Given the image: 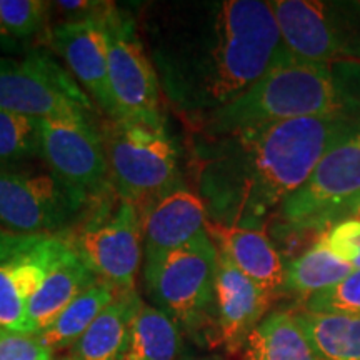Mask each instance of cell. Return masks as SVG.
Returning <instances> with one entry per match:
<instances>
[{
  "instance_id": "27",
  "label": "cell",
  "mask_w": 360,
  "mask_h": 360,
  "mask_svg": "<svg viewBox=\"0 0 360 360\" xmlns=\"http://www.w3.org/2000/svg\"><path fill=\"white\" fill-rule=\"evenodd\" d=\"M304 310L315 314H344L360 317V269L354 270L337 285L310 297L305 302Z\"/></svg>"
},
{
  "instance_id": "22",
  "label": "cell",
  "mask_w": 360,
  "mask_h": 360,
  "mask_svg": "<svg viewBox=\"0 0 360 360\" xmlns=\"http://www.w3.org/2000/svg\"><path fill=\"white\" fill-rule=\"evenodd\" d=\"M297 321L321 360H360V317L300 310Z\"/></svg>"
},
{
  "instance_id": "13",
  "label": "cell",
  "mask_w": 360,
  "mask_h": 360,
  "mask_svg": "<svg viewBox=\"0 0 360 360\" xmlns=\"http://www.w3.org/2000/svg\"><path fill=\"white\" fill-rule=\"evenodd\" d=\"M40 157L58 180L90 205L115 192L102 134L90 120H40Z\"/></svg>"
},
{
  "instance_id": "25",
  "label": "cell",
  "mask_w": 360,
  "mask_h": 360,
  "mask_svg": "<svg viewBox=\"0 0 360 360\" xmlns=\"http://www.w3.org/2000/svg\"><path fill=\"white\" fill-rule=\"evenodd\" d=\"M40 157V119L0 110V170Z\"/></svg>"
},
{
  "instance_id": "19",
  "label": "cell",
  "mask_w": 360,
  "mask_h": 360,
  "mask_svg": "<svg viewBox=\"0 0 360 360\" xmlns=\"http://www.w3.org/2000/svg\"><path fill=\"white\" fill-rule=\"evenodd\" d=\"M142 299L137 290H119L85 334L70 347L74 360H125L130 332Z\"/></svg>"
},
{
  "instance_id": "6",
  "label": "cell",
  "mask_w": 360,
  "mask_h": 360,
  "mask_svg": "<svg viewBox=\"0 0 360 360\" xmlns=\"http://www.w3.org/2000/svg\"><path fill=\"white\" fill-rule=\"evenodd\" d=\"M217 260V247L204 231L143 270L146 290L155 307L193 337H199L209 323L214 334L210 312L215 304Z\"/></svg>"
},
{
  "instance_id": "14",
  "label": "cell",
  "mask_w": 360,
  "mask_h": 360,
  "mask_svg": "<svg viewBox=\"0 0 360 360\" xmlns=\"http://www.w3.org/2000/svg\"><path fill=\"white\" fill-rule=\"evenodd\" d=\"M103 11L96 15L67 19L53 25L49 32V42L52 51L64 60L72 77L105 112L107 119H115V105L109 85L107 37L102 22Z\"/></svg>"
},
{
  "instance_id": "7",
  "label": "cell",
  "mask_w": 360,
  "mask_h": 360,
  "mask_svg": "<svg viewBox=\"0 0 360 360\" xmlns=\"http://www.w3.org/2000/svg\"><path fill=\"white\" fill-rule=\"evenodd\" d=\"M72 245L87 267L117 290H135L143 260L142 215L132 202L115 192L90 205L70 236Z\"/></svg>"
},
{
  "instance_id": "15",
  "label": "cell",
  "mask_w": 360,
  "mask_h": 360,
  "mask_svg": "<svg viewBox=\"0 0 360 360\" xmlns=\"http://www.w3.org/2000/svg\"><path fill=\"white\" fill-rule=\"evenodd\" d=\"M141 215L143 270L205 231L204 202L184 182L162 193Z\"/></svg>"
},
{
  "instance_id": "30",
  "label": "cell",
  "mask_w": 360,
  "mask_h": 360,
  "mask_svg": "<svg viewBox=\"0 0 360 360\" xmlns=\"http://www.w3.org/2000/svg\"><path fill=\"white\" fill-rule=\"evenodd\" d=\"M179 360H220V359L212 357V355H195L192 352H184L179 357Z\"/></svg>"
},
{
  "instance_id": "10",
  "label": "cell",
  "mask_w": 360,
  "mask_h": 360,
  "mask_svg": "<svg viewBox=\"0 0 360 360\" xmlns=\"http://www.w3.org/2000/svg\"><path fill=\"white\" fill-rule=\"evenodd\" d=\"M107 37L109 85L115 119L165 124L162 89L155 67L148 57L137 19L115 4L102 12Z\"/></svg>"
},
{
  "instance_id": "11",
  "label": "cell",
  "mask_w": 360,
  "mask_h": 360,
  "mask_svg": "<svg viewBox=\"0 0 360 360\" xmlns=\"http://www.w3.org/2000/svg\"><path fill=\"white\" fill-rule=\"evenodd\" d=\"M89 209L90 202L52 172L0 170V231L58 236Z\"/></svg>"
},
{
  "instance_id": "17",
  "label": "cell",
  "mask_w": 360,
  "mask_h": 360,
  "mask_svg": "<svg viewBox=\"0 0 360 360\" xmlns=\"http://www.w3.org/2000/svg\"><path fill=\"white\" fill-rule=\"evenodd\" d=\"M205 231L219 254L272 297L282 292L285 262L264 231L215 224L207 220Z\"/></svg>"
},
{
  "instance_id": "26",
  "label": "cell",
  "mask_w": 360,
  "mask_h": 360,
  "mask_svg": "<svg viewBox=\"0 0 360 360\" xmlns=\"http://www.w3.org/2000/svg\"><path fill=\"white\" fill-rule=\"evenodd\" d=\"M52 4L42 0H2L0 8V45L12 49L42 30Z\"/></svg>"
},
{
  "instance_id": "24",
  "label": "cell",
  "mask_w": 360,
  "mask_h": 360,
  "mask_svg": "<svg viewBox=\"0 0 360 360\" xmlns=\"http://www.w3.org/2000/svg\"><path fill=\"white\" fill-rule=\"evenodd\" d=\"M180 355V327L160 309L142 302L135 314L125 360H179Z\"/></svg>"
},
{
  "instance_id": "3",
  "label": "cell",
  "mask_w": 360,
  "mask_h": 360,
  "mask_svg": "<svg viewBox=\"0 0 360 360\" xmlns=\"http://www.w3.org/2000/svg\"><path fill=\"white\" fill-rule=\"evenodd\" d=\"M339 114L360 115V62L319 64L282 45L257 82L193 124L195 134L214 137L282 120Z\"/></svg>"
},
{
  "instance_id": "1",
  "label": "cell",
  "mask_w": 360,
  "mask_h": 360,
  "mask_svg": "<svg viewBox=\"0 0 360 360\" xmlns=\"http://www.w3.org/2000/svg\"><path fill=\"white\" fill-rule=\"evenodd\" d=\"M141 30L162 96L192 122L244 94L282 49L262 0L154 2Z\"/></svg>"
},
{
  "instance_id": "9",
  "label": "cell",
  "mask_w": 360,
  "mask_h": 360,
  "mask_svg": "<svg viewBox=\"0 0 360 360\" xmlns=\"http://www.w3.org/2000/svg\"><path fill=\"white\" fill-rule=\"evenodd\" d=\"M0 110L40 120H90L94 103L51 53L32 51L20 60L0 58Z\"/></svg>"
},
{
  "instance_id": "8",
  "label": "cell",
  "mask_w": 360,
  "mask_h": 360,
  "mask_svg": "<svg viewBox=\"0 0 360 360\" xmlns=\"http://www.w3.org/2000/svg\"><path fill=\"white\" fill-rule=\"evenodd\" d=\"M282 45L319 64L360 62V2L274 0Z\"/></svg>"
},
{
  "instance_id": "4",
  "label": "cell",
  "mask_w": 360,
  "mask_h": 360,
  "mask_svg": "<svg viewBox=\"0 0 360 360\" xmlns=\"http://www.w3.org/2000/svg\"><path fill=\"white\" fill-rule=\"evenodd\" d=\"M360 204V122L330 147L309 179L278 207L274 217L287 237L319 240L328 229L350 219Z\"/></svg>"
},
{
  "instance_id": "23",
  "label": "cell",
  "mask_w": 360,
  "mask_h": 360,
  "mask_svg": "<svg viewBox=\"0 0 360 360\" xmlns=\"http://www.w3.org/2000/svg\"><path fill=\"white\" fill-rule=\"evenodd\" d=\"M117 292L119 290L112 283L98 278L58 315L42 334H39L40 342L52 354L65 347H72L92 326L102 310L114 300Z\"/></svg>"
},
{
  "instance_id": "16",
  "label": "cell",
  "mask_w": 360,
  "mask_h": 360,
  "mask_svg": "<svg viewBox=\"0 0 360 360\" xmlns=\"http://www.w3.org/2000/svg\"><path fill=\"white\" fill-rule=\"evenodd\" d=\"M219 252V250H217ZM274 297L255 285L231 260L219 254L215 276L214 344L229 352L244 347L247 337L265 317Z\"/></svg>"
},
{
  "instance_id": "31",
  "label": "cell",
  "mask_w": 360,
  "mask_h": 360,
  "mask_svg": "<svg viewBox=\"0 0 360 360\" xmlns=\"http://www.w3.org/2000/svg\"><path fill=\"white\" fill-rule=\"evenodd\" d=\"M350 219H355V220H360V204L357 205V209L354 210L352 215H350Z\"/></svg>"
},
{
  "instance_id": "29",
  "label": "cell",
  "mask_w": 360,
  "mask_h": 360,
  "mask_svg": "<svg viewBox=\"0 0 360 360\" xmlns=\"http://www.w3.org/2000/svg\"><path fill=\"white\" fill-rule=\"evenodd\" d=\"M0 360H52V352L39 335L0 328Z\"/></svg>"
},
{
  "instance_id": "28",
  "label": "cell",
  "mask_w": 360,
  "mask_h": 360,
  "mask_svg": "<svg viewBox=\"0 0 360 360\" xmlns=\"http://www.w3.org/2000/svg\"><path fill=\"white\" fill-rule=\"evenodd\" d=\"M321 240L337 257L352 265L354 270L360 269V220L347 219L334 225L323 233Z\"/></svg>"
},
{
  "instance_id": "32",
  "label": "cell",
  "mask_w": 360,
  "mask_h": 360,
  "mask_svg": "<svg viewBox=\"0 0 360 360\" xmlns=\"http://www.w3.org/2000/svg\"><path fill=\"white\" fill-rule=\"evenodd\" d=\"M56 360H74L70 357V355H64V357H58V359H56Z\"/></svg>"
},
{
  "instance_id": "12",
  "label": "cell",
  "mask_w": 360,
  "mask_h": 360,
  "mask_svg": "<svg viewBox=\"0 0 360 360\" xmlns=\"http://www.w3.org/2000/svg\"><path fill=\"white\" fill-rule=\"evenodd\" d=\"M70 247L67 233H12L0 231V328L35 335L29 302L49 270Z\"/></svg>"
},
{
  "instance_id": "20",
  "label": "cell",
  "mask_w": 360,
  "mask_h": 360,
  "mask_svg": "<svg viewBox=\"0 0 360 360\" xmlns=\"http://www.w3.org/2000/svg\"><path fill=\"white\" fill-rule=\"evenodd\" d=\"M244 360H321L295 312L274 310L250 332L244 344Z\"/></svg>"
},
{
  "instance_id": "33",
  "label": "cell",
  "mask_w": 360,
  "mask_h": 360,
  "mask_svg": "<svg viewBox=\"0 0 360 360\" xmlns=\"http://www.w3.org/2000/svg\"><path fill=\"white\" fill-rule=\"evenodd\" d=\"M0 8H2V0H0Z\"/></svg>"
},
{
  "instance_id": "18",
  "label": "cell",
  "mask_w": 360,
  "mask_h": 360,
  "mask_svg": "<svg viewBox=\"0 0 360 360\" xmlns=\"http://www.w3.org/2000/svg\"><path fill=\"white\" fill-rule=\"evenodd\" d=\"M98 277L79 257L74 245L67 249L49 270L42 285L29 302V321L35 335L42 334L77 297L94 285Z\"/></svg>"
},
{
  "instance_id": "2",
  "label": "cell",
  "mask_w": 360,
  "mask_h": 360,
  "mask_svg": "<svg viewBox=\"0 0 360 360\" xmlns=\"http://www.w3.org/2000/svg\"><path fill=\"white\" fill-rule=\"evenodd\" d=\"M360 115L282 120L214 135L195 134L191 167L207 220L262 231Z\"/></svg>"
},
{
  "instance_id": "21",
  "label": "cell",
  "mask_w": 360,
  "mask_h": 360,
  "mask_svg": "<svg viewBox=\"0 0 360 360\" xmlns=\"http://www.w3.org/2000/svg\"><path fill=\"white\" fill-rule=\"evenodd\" d=\"M352 272V265L337 257L319 238L299 257L285 264L282 292L299 297L305 304L310 297L337 285Z\"/></svg>"
},
{
  "instance_id": "5",
  "label": "cell",
  "mask_w": 360,
  "mask_h": 360,
  "mask_svg": "<svg viewBox=\"0 0 360 360\" xmlns=\"http://www.w3.org/2000/svg\"><path fill=\"white\" fill-rule=\"evenodd\" d=\"M101 134L112 187L141 212L180 184L179 147L165 124L107 119Z\"/></svg>"
}]
</instances>
